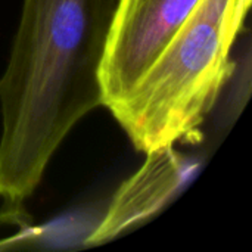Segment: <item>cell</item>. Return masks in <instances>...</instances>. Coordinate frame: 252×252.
Instances as JSON below:
<instances>
[{"label":"cell","instance_id":"1","mask_svg":"<svg viewBox=\"0 0 252 252\" xmlns=\"http://www.w3.org/2000/svg\"><path fill=\"white\" fill-rule=\"evenodd\" d=\"M117 0H24L0 77V196L21 205L69 131L103 106L100 69Z\"/></svg>","mask_w":252,"mask_h":252},{"label":"cell","instance_id":"2","mask_svg":"<svg viewBox=\"0 0 252 252\" xmlns=\"http://www.w3.org/2000/svg\"><path fill=\"white\" fill-rule=\"evenodd\" d=\"M251 0H199L131 92L109 111L140 152L192 140L233 71Z\"/></svg>","mask_w":252,"mask_h":252},{"label":"cell","instance_id":"3","mask_svg":"<svg viewBox=\"0 0 252 252\" xmlns=\"http://www.w3.org/2000/svg\"><path fill=\"white\" fill-rule=\"evenodd\" d=\"M199 0H117L100 69L103 106L121 102Z\"/></svg>","mask_w":252,"mask_h":252},{"label":"cell","instance_id":"4","mask_svg":"<svg viewBox=\"0 0 252 252\" xmlns=\"http://www.w3.org/2000/svg\"><path fill=\"white\" fill-rule=\"evenodd\" d=\"M148 159L140 171L117 192L102 224L89 238L90 245L102 244L109 238L157 211L183 182V161L173 148L148 152Z\"/></svg>","mask_w":252,"mask_h":252}]
</instances>
